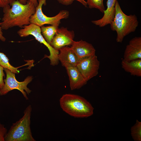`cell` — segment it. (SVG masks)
Returning a JSON list of instances; mask_svg holds the SVG:
<instances>
[{"label":"cell","instance_id":"cell-1","mask_svg":"<svg viewBox=\"0 0 141 141\" xmlns=\"http://www.w3.org/2000/svg\"><path fill=\"white\" fill-rule=\"evenodd\" d=\"M3 8L4 13L1 25L2 29L7 30L15 26L22 28L30 24L31 16L35 13L36 7L27 0L23 4L18 0H14Z\"/></svg>","mask_w":141,"mask_h":141},{"label":"cell","instance_id":"cell-2","mask_svg":"<svg viewBox=\"0 0 141 141\" xmlns=\"http://www.w3.org/2000/svg\"><path fill=\"white\" fill-rule=\"evenodd\" d=\"M59 103L63 111L75 118H87L93 113L94 108L89 102L77 95L64 94L60 98Z\"/></svg>","mask_w":141,"mask_h":141},{"label":"cell","instance_id":"cell-3","mask_svg":"<svg viewBox=\"0 0 141 141\" xmlns=\"http://www.w3.org/2000/svg\"><path fill=\"white\" fill-rule=\"evenodd\" d=\"M115 9L114 18L110 24V28L116 32L117 42L121 43L125 37L136 30L139 22L135 15H127L124 13L117 0Z\"/></svg>","mask_w":141,"mask_h":141},{"label":"cell","instance_id":"cell-4","mask_svg":"<svg viewBox=\"0 0 141 141\" xmlns=\"http://www.w3.org/2000/svg\"><path fill=\"white\" fill-rule=\"evenodd\" d=\"M32 108L29 105L24 111L23 116L13 123L4 137L5 141H35L30 127Z\"/></svg>","mask_w":141,"mask_h":141},{"label":"cell","instance_id":"cell-5","mask_svg":"<svg viewBox=\"0 0 141 141\" xmlns=\"http://www.w3.org/2000/svg\"><path fill=\"white\" fill-rule=\"evenodd\" d=\"M17 33L21 37H25L30 35L34 36L36 40L44 44L48 49L50 55L45 56V57L50 59V64L55 66L58 64L59 61L58 58L59 51L55 49L46 41L42 34L40 27L30 23L28 25L24 26L19 30L17 32Z\"/></svg>","mask_w":141,"mask_h":141},{"label":"cell","instance_id":"cell-6","mask_svg":"<svg viewBox=\"0 0 141 141\" xmlns=\"http://www.w3.org/2000/svg\"><path fill=\"white\" fill-rule=\"evenodd\" d=\"M46 1L38 0V4L36 7L35 13L30 18V23L35 24L40 27L47 24L59 26L61 19H66L68 17L69 12L66 10H62L54 16L48 17L43 13L42 9L43 5H46Z\"/></svg>","mask_w":141,"mask_h":141},{"label":"cell","instance_id":"cell-7","mask_svg":"<svg viewBox=\"0 0 141 141\" xmlns=\"http://www.w3.org/2000/svg\"><path fill=\"white\" fill-rule=\"evenodd\" d=\"M6 74V77L4 79V85L3 88L0 89V95H6L9 92L14 89H17L20 91L26 100L28 98L27 94L29 95L31 90L27 87V85L32 80V76H28L22 82H19L16 79L15 73L7 68H4Z\"/></svg>","mask_w":141,"mask_h":141},{"label":"cell","instance_id":"cell-8","mask_svg":"<svg viewBox=\"0 0 141 141\" xmlns=\"http://www.w3.org/2000/svg\"><path fill=\"white\" fill-rule=\"evenodd\" d=\"M100 62L96 55L80 60L76 67L87 81L98 73Z\"/></svg>","mask_w":141,"mask_h":141},{"label":"cell","instance_id":"cell-9","mask_svg":"<svg viewBox=\"0 0 141 141\" xmlns=\"http://www.w3.org/2000/svg\"><path fill=\"white\" fill-rule=\"evenodd\" d=\"M74 36V32L73 30H68L64 27L58 28L50 45L55 49L59 51L63 47L71 45Z\"/></svg>","mask_w":141,"mask_h":141},{"label":"cell","instance_id":"cell-10","mask_svg":"<svg viewBox=\"0 0 141 141\" xmlns=\"http://www.w3.org/2000/svg\"><path fill=\"white\" fill-rule=\"evenodd\" d=\"M79 60L95 55L92 45L85 41H73L70 47Z\"/></svg>","mask_w":141,"mask_h":141},{"label":"cell","instance_id":"cell-11","mask_svg":"<svg viewBox=\"0 0 141 141\" xmlns=\"http://www.w3.org/2000/svg\"><path fill=\"white\" fill-rule=\"evenodd\" d=\"M124 60L127 61L141 59V37H136L131 39L126 46Z\"/></svg>","mask_w":141,"mask_h":141},{"label":"cell","instance_id":"cell-12","mask_svg":"<svg viewBox=\"0 0 141 141\" xmlns=\"http://www.w3.org/2000/svg\"><path fill=\"white\" fill-rule=\"evenodd\" d=\"M64 67L69 76L71 90L79 89L86 84L87 81L82 75L76 66L67 64Z\"/></svg>","mask_w":141,"mask_h":141},{"label":"cell","instance_id":"cell-13","mask_svg":"<svg viewBox=\"0 0 141 141\" xmlns=\"http://www.w3.org/2000/svg\"><path fill=\"white\" fill-rule=\"evenodd\" d=\"M116 0H107V8L104 12L103 16L99 19L92 21V22L100 27L110 24L114 18L115 13V5Z\"/></svg>","mask_w":141,"mask_h":141},{"label":"cell","instance_id":"cell-14","mask_svg":"<svg viewBox=\"0 0 141 141\" xmlns=\"http://www.w3.org/2000/svg\"><path fill=\"white\" fill-rule=\"evenodd\" d=\"M58 59L63 66L66 64L76 66L79 60L70 47L66 46L60 49Z\"/></svg>","mask_w":141,"mask_h":141},{"label":"cell","instance_id":"cell-15","mask_svg":"<svg viewBox=\"0 0 141 141\" xmlns=\"http://www.w3.org/2000/svg\"><path fill=\"white\" fill-rule=\"evenodd\" d=\"M122 67L126 72L131 75L141 77V59H138L130 61L123 59L121 62Z\"/></svg>","mask_w":141,"mask_h":141},{"label":"cell","instance_id":"cell-16","mask_svg":"<svg viewBox=\"0 0 141 141\" xmlns=\"http://www.w3.org/2000/svg\"><path fill=\"white\" fill-rule=\"evenodd\" d=\"M58 26L51 25L47 26H43L40 27L42 35L46 41L50 44L57 32Z\"/></svg>","mask_w":141,"mask_h":141},{"label":"cell","instance_id":"cell-17","mask_svg":"<svg viewBox=\"0 0 141 141\" xmlns=\"http://www.w3.org/2000/svg\"><path fill=\"white\" fill-rule=\"evenodd\" d=\"M0 65L4 69H8L15 73L18 74L19 72V70L18 69V67H15L11 65L6 55L1 52H0Z\"/></svg>","mask_w":141,"mask_h":141},{"label":"cell","instance_id":"cell-18","mask_svg":"<svg viewBox=\"0 0 141 141\" xmlns=\"http://www.w3.org/2000/svg\"><path fill=\"white\" fill-rule=\"evenodd\" d=\"M131 134L134 141H141V122L136 120L135 124L131 128Z\"/></svg>","mask_w":141,"mask_h":141},{"label":"cell","instance_id":"cell-19","mask_svg":"<svg viewBox=\"0 0 141 141\" xmlns=\"http://www.w3.org/2000/svg\"><path fill=\"white\" fill-rule=\"evenodd\" d=\"M103 2V0H87L86 2L89 8L97 9L103 13L105 9Z\"/></svg>","mask_w":141,"mask_h":141},{"label":"cell","instance_id":"cell-20","mask_svg":"<svg viewBox=\"0 0 141 141\" xmlns=\"http://www.w3.org/2000/svg\"><path fill=\"white\" fill-rule=\"evenodd\" d=\"M60 3L65 5H68L71 4L75 1H77L84 6L85 7H87V4L85 0H57Z\"/></svg>","mask_w":141,"mask_h":141},{"label":"cell","instance_id":"cell-21","mask_svg":"<svg viewBox=\"0 0 141 141\" xmlns=\"http://www.w3.org/2000/svg\"><path fill=\"white\" fill-rule=\"evenodd\" d=\"M7 132L4 125L0 122V141H5L4 137Z\"/></svg>","mask_w":141,"mask_h":141},{"label":"cell","instance_id":"cell-22","mask_svg":"<svg viewBox=\"0 0 141 141\" xmlns=\"http://www.w3.org/2000/svg\"><path fill=\"white\" fill-rule=\"evenodd\" d=\"M4 70V68L0 65V89L3 88L4 84L3 80V78L5 76Z\"/></svg>","mask_w":141,"mask_h":141},{"label":"cell","instance_id":"cell-23","mask_svg":"<svg viewBox=\"0 0 141 141\" xmlns=\"http://www.w3.org/2000/svg\"><path fill=\"white\" fill-rule=\"evenodd\" d=\"M15 0H8V2L9 3V4L13 1ZM18 0L21 3L23 4H25L26 3L27 1V0ZM28 1H30L31 2H32L35 5V6L36 7L38 4V0H27Z\"/></svg>","mask_w":141,"mask_h":141},{"label":"cell","instance_id":"cell-24","mask_svg":"<svg viewBox=\"0 0 141 141\" xmlns=\"http://www.w3.org/2000/svg\"><path fill=\"white\" fill-rule=\"evenodd\" d=\"M9 4L8 0H0V7L3 8Z\"/></svg>","mask_w":141,"mask_h":141},{"label":"cell","instance_id":"cell-25","mask_svg":"<svg viewBox=\"0 0 141 141\" xmlns=\"http://www.w3.org/2000/svg\"><path fill=\"white\" fill-rule=\"evenodd\" d=\"M2 30L1 23L0 22V40L2 41L5 42L6 40V38L3 36Z\"/></svg>","mask_w":141,"mask_h":141}]
</instances>
